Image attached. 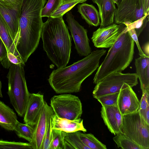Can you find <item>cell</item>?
I'll list each match as a JSON object with an SVG mask.
<instances>
[{"label":"cell","mask_w":149,"mask_h":149,"mask_svg":"<svg viewBox=\"0 0 149 149\" xmlns=\"http://www.w3.org/2000/svg\"><path fill=\"white\" fill-rule=\"evenodd\" d=\"M87 0H76L72 2L61 5L53 13L50 17L55 18L63 17V15L69 11L77 4L84 2Z\"/></svg>","instance_id":"cell-32"},{"label":"cell","mask_w":149,"mask_h":149,"mask_svg":"<svg viewBox=\"0 0 149 149\" xmlns=\"http://www.w3.org/2000/svg\"><path fill=\"white\" fill-rule=\"evenodd\" d=\"M20 6L14 9H9L0 6V13L6 24L15 45L19 30Z\"/></svg>","instance_id":"cell-16"},{"label":"cell","mask_w":149,"mask_h":149,"mask_svg":"<svg viewBox=\"0 0 149 149\" xmlns=\"http://www.w3.org/2000/svg\"><path fill=\"white\" fill-rule=\"evenodd\" d=\"M62 0H49L45 6L42 8V17H50L61 5Z\"/></svg>","instance_id":"cell-31"},{"label":"cell","mask_w":149,"mask_h":149,"mask_svg":"<svg viewBox=\"0 0 149 149\" xmlns=\"http://www.w3.org/2000/svg\"><path fill=\"white\" fill-rule=\"evenodd\" d=\"M50 105L58 117L74 120L81 117L82 104L79 98L70 94L55 95L51 99Z\"/></svg>","instance_id":"cell-8"},{"label":"cell","mask_w":149,"mask_h":149,"mask_svg":"<svg viewBox=\"0 0 149 149\" xmlns=\"http://www.w3.org/2000/svg\"><path fill=\"white\" fill-rule=\"evenodd\" d=\"M117 6L114 17L116 24L126 26L145 16L143 0H122Z\"/></svg>","instance_id":"cell-9"},{"label":"cell","mask_w":149,"mask_h":149,"mask_svg":"<svg viewBox=\"0 0 149 149\" xmlns=\"http://www.w3.org/2000/svg\"><path fill=\"white\" fill-rule=\"evenodd\" d=\"M113 2L117 5L118 4L119 0H112Z\"/></svg>","instance_id":"cell-43"},{"label":"cell","mask_w":149,"mask_h":149,"mask_svg":"<svg viewBox=\"0 0 149 149\" xmlns=\"http://www.w3.org/2000/svg\"><path fill=\"white\" fill-rule=\"evenodd\" d=\"M44 102L42 95L38 93L30 94L24 116L25 123L34 126Z\"/></svg>","instance_id":"cell-15"},{"label":"cell","mask_w":149,"mask_h":149,"mask_svg":"<svg viewBox=\"0 0 149 149\" xmlns=\"http://www.w3.org/2000/svg\"><path fill=\"white\" fill-rule=\"evenodd\" d=\"M1 83L0 80V97H3V96L2 94L1 88Z\"/></svg>","instance_id":"cell-42"},{"label":"cell","mask_w":149,"mask_h":149,"mask_svg":"<svg viewBox=\"0 0 149 149\" xmlns=\"http://www.w3.org/2000/svg\"><path fill=\"white\" fill-rule=\"evenodd\" d=\"M25 64H12L7 76L8 95L11 104L20 117L24 116L30 93L25 77Z\"/></svg>","instance_id":"cell-5"},{"label":"cell","mask_w":149,"mask_h":149,"mask_svg":"<svg viewBox=\"0 0 149 149\" xmlns=\"http://www.w3.org/2000/svg\"><path fill=\"white\" fill-rule=\"evenodd\" d=\"M148 15H145L140 19L130 23L126 26L127 30L128 31L131 29H135L138 37L146 27L148 21Z\"/></svg>","instance_id":"cell-30"},{"label":"cell","mask_w":149,"mask_h":149,"mask_svg":"<svg viewBox=\"0 0 149 149\" xmlns=\"http://www.w3.org/2000/svg\"><path fill=\"white\" fill-rule=\"evenodd\" d=\"M22 0H0V6L9 9H15L20 6Z\"/></svg>","instance_id":"cell-36"},{"label":"cell","mask_w":149,"mask_h":149,"mask_svg":"<svg viewBox=\"0 0 149 149\" xmlns=\"http://www.w3.org/2000/svg\"><path fill=\"white\" fill-rule=\"evenodd\" d=\"M66 16L68 28L71 32L78 54L81 56L88 55L91 52V49L89 45L87 30L74 19L71 12L66 13Z\"/></svg>","instance_id":"cell-10"},{"label":"cell","mask_w":149,"mask_h":149,"mask_svg":"<svg viewBox=\"0 0 149 149\" xmlns=\"http://www.w3.org/2000/svg\"><path fill=\"white\" fill-rule=\"evenodd\" d=\"M139 103L138 111L144 121L149 125V91H143Z\"/></svg>","instance_id":"cell-26"},{"label":"cell","mask_w":149,"mask_h":149,"mask_svg":"<svg viewBox=\"0 0 149 149\" xmlns=\"http://www.w3.org/2000/svg\"><path fill=\"white\" fill-rule=\"evenodd\" d=\"M7 57L10 62L12 64H19L22 63L25 64L22 61L11 52H8Z\"/></svg>","instance_id":"cell-38"},{"label":"cell","mask_w":149,"mask_h":149,"mask_svg":"<svg viewBox=\"0 0 149 149\" xmlns=\"http://www.w3.org/2000/svg\"><path fill=\"white\" fill-rule=\"evenodd\" d=\"M144 53L146 56H149V42H148L146 44L143 46L142 49Z\"/></svg>","instance_id":"cell-40"},{"label":"cell","mask_w":149,"mask_h":149,"mask_svg":"<svg viewBox=\"0 0 149 149\" xmlns=\"http://www.w3.org/2000/svg\"><path fill=\"white\" fill-rule=\"evenodd\" d=\"M53 139L51 149H64L65 137L67 133L63 131L52 129Z\"/></svg>","instance_id":"cell-28"},{"label":"cell","mask_w":149,"mask_h":149,"mask_svg":"<svg viewBox=\"0 0 149 149\" xmlns=\"http://www.w3.org/2000/svg\"><path fill=\"white\" fill-rule=\"evenodd\" d=\"M106 52L104 49L93 51L69 66L53 70L48 79L50 86L57 93L79 92L83 81L98 68Z\"/></svg>","instance_id":"cell-2"},{"label":"cell","mask_w":149,"mask_h":149,"mask_svg":"<svg viewBox=\"0 0 149 149\" xmlns=\"http://www.w3.org/2000/svg\"><path fill=\"white\" fill-rule=\"evenodd\" d=\"M125 26L124 24L113 23L100 27L93 32L91 38L94 46L99 48L110 47L117 41Z\"/></svg>","instance_id":"cell-11"},{"label":"cell","mask_w":149,"mask_h":149,"mask_svg":"<svg viewBox=\"0 0 149 149\" xmlns=\"http://www.w3.org/2000/svg\"><path fill=\"white\" fill-rule=\"evenodd\" d=\"M52 129L60 130L67 133L82 131H87L83 124V120L80 118L74 120L58 117L54 114L51 118Z\"/></svg>","instance_id":"cell-17"},{"label":"cell","mask_w":149,"mask_h":149,"mask_svg":"<svg viewBox=\"0 0 149 149\" xmlns=\"http://www.w3.org/2000/svg\"><path fill=\"white\" fill-rule=\"evenodd\" d=\"M121 0H119V1H118V3L121 1Z\"/></svg>","instance_id":"cell-44"},{"label":"cell","mask_w":149,"mask_h":149,"mask_svg":"<svg viewBox=\"0 0 149 149\" xmlns=\"http://www.w3.org/2000/svg\"><path fill=\"white\" fill-rule=\"evenodd\" d=\"M78 131L83 143L90 149H107L106 146L100 141L91 133L85 134Z\"/></svg>","instance_id":"cell-25"},{"label":"cell","mask_w":149,"mask_h":149,"mask_svg":"<svg viewBox=\"0 0 149 149\" xmlns=\"http://www.w3.org/2000/svg\"><path fill=\"white\" fill-rule=\"evenodd\" d=\"M139 101L132 88L124 84L122 86L118 96L117 106L123 116L138 110Z\"/></svg>","instance_id":"cell-13"},{"label":"cell","mask_w":149,"mask_h":149,"mask_svg":"<svg viewBox=\"0 0 149 149\" xmlns=\"http://www.w3.org/2000/svg\"><path fill=\"white\" fill-rule=\"evenodd\" d=\"M119 92L106 94L99 96L97 99L102 106L117 105V100Z\"/></svg>","instance_id":"cell-33"},{"label":"cell","mask_w":149,"mask_h":149,"mask_svg":"<svg viewBox=\"0 0 149 149\" xmlns=\"http://www.w3.org/2000/svg\"><path fill=\"white\" fill-rule=\"evenodd\" d=\"M41 37L43 50L57 69L66 66L70 59L72 38L63 17H49L43 23Z\"/></svg>","instance_id":"cell-3"},{"label":"cell","mask_w":149,"mask_h":149,"mask_svg":"<svg viewBox=\"0 0 149 149\" xmlns=\"http://www.w3.org/2000/svg\"><path fill=\"white\" fill-rule=\"evenodd\" d=\"M54 114L51 107L45 101L34 125L33 139L31 142L34 149H42L48 120Z\"/></svg>","instance_id":"cell-12"},{"label":"cell","mask_w":149,"mask_h":149,"mask_svg":"<svg viewBox=\"0 0 149 149\" xmlns=\"http://www.w3.org/2000/svg\"><path fill=\"white\" fill-rule=\"evenodd\" d=\"M46 0H22L19 30L15 46L25 63L39 45L43 22L42 11Z\"/></svg>","instance_id":"cell-1"},{"label":"cell","mask_w":149,"mask_h":149,"mask_svg":"<svg viewBox=\"0 0 149 149\" xmlns=\"http://www.w3.org/2000/svg\"><path fill=\"white\" fill-rule=\"evenodd\" d=\"M0 37L6 47L8 52H11L22 61L17 51L6 24L0 13Z\"/></svg>","instance_id":"cell-22"},{"label":"cell","mask_w":149,"mask_h":149,"mask_svg":"<svg viewBox=\"0 0 149 149\" xmlns=\"http://www.w3.org/2000/svg\"><path fill=\"white\" fill-rule=\"evenodd\" d=\"M65 140L71 146L72 149H90L80 139L78 131L67 133L65 137Z\"/></svg>","instance_id":"cell-27"},{"label":"cell","mask_w":149,"mask_h":149,"mask_svg":"<svg viewBox=\"0 0 149 149\" xmlns=\"http://www.w3.org/2000/svg\"><path fill=\"white\" fill-rule=\"evenodd\" d=\"M78 11L89 25L97 26L100 24L99 12L92 4L83 3L78 6Z\"/></svg>","instance_id":"cell-21"},{"label":"cell","mask_w":149,"mask_h":149,"mask_svg":"<svg viewBox=\"0 0 149 149\" xmlns=\"http://www.w3.org/2000/svg\"><path fill=\"white\" fill-rule=\"evenodd\" d=\"M113 140L118 148L123 149H143V147L121 133L115 135Z\"/></svg>","instance_id":"cell-23"},{"label":"cell","mask_w":149,"mask_h":149,"mask_svg":"<svg viewBox=\"0 0 149 149\" xmlns=\"http://www.w3.org/2000/svg\"><path fill=\"white\" fill-rule=\"evenodd\" d=\"M128 31L131 37L136 43L139 51V56H146V55L143 52L139 43L138 37L135 29H131L128 30Z\"/></svg>","instance_id":"cell-37"},{"label":"cell","mask_w":149,"mask_h":149,"mask_svg":"<svg viewBox=\"0 0 149 149\" xmlns=\"http://www.w3.org/2000/svg\"><path fill=\"white\" fill-rule=\"evenodd\" d=\"M51 118L48 121L47 129L42 145V149H51L53 139Z\"/></svg>","instance_id":"cell-34"},{"label":"cell","mask_w":149,"mask_h":149,"mask_svg":"<svg viewBox=\"0 0 149 149\" xmlns=\"http://www.w3.org/2000/svg\"><path fill=\"white\" fill-rule=\"evenodd\" d=\"M14 131L19 138L24 139L29 142H32L34 131V128L33 126L18 122Z\"/></svg>","instance_id":"cell-24"},{"label":"cell","mask_w":149,"mask_h":149,"mask_svg":"<svg viewBox=\"0 0 149 149\" xmlns=\"http://www.w3.org/2000/svg\"><path fill=\"white\" fill-rule=\"evenodd\" d=\"M138 79L136 73L113 72L96 84L93 92V97L96 99L104 95L119 92L124 84L132 88L138 84Z\"/></svg>","instance_id":"cell-7"},{"label":"cell","mask_w":149,"mask_h":149,"mask_svg":"<svg viewBox=\"0 0 149 149\" xmlns=\"http://www.w3.org/2000/svg\"><path fill=\"white\" fill-rule=\"evenodd\" d=\"M75 0H62L61 5L71 2Z\"/></svg>","instance_id":"cell-41"},{"label":"cell","mask_w":149,"mask_h":149,"mask_svg":"<svg viewBox=\"0 0 149 149\" xmlns=\"http://www.w3.org/2000/svg\"><path fill=\"white\" fill-rule=\"evenodd\" d=\"M18 122L13 110L0 101V126L7 130L13 131Z\"/></svg>","instance_id":"cell-20"},{"label":"cell","mask_w":149,"mask_h":149,"mask_svg":"<svg viewBox=\"0 0 149 149\" xmlns=\"http://www.w3.org/2000/svg\"><path fill=\"white\" fill-rule=\"evenodd\" d=\"M135 65L142 91H149V56H140L135 59Z\"/></svg>","instance_id":"cell-19"},{"label":"cell","mask_w":149,"mask_h":149,"mask_svg":"<svg viewBox=\"0 0 149 149\" xmlns=\"http://www.w3.org/2000/svg\"><path fill=\"white\" fill-rule=\"evenodd\" d=\"M101 115L109 131L116 135L121 133L123 115L117 105L102 106Z\"/></svg>","instance_id":"cell-14"},{"label":"cell","mask_w":149,"mask_h":149,"mask_svg":"<svg viewBox=\"0 0 149 149\" xmlns=\"http://www.w3.org/2000/svg\"><path fill=\"white\" fill-rule=\"evenodd\" d=\"M144 6V13L145 15H149V0H143Z\"/></svg>","instance_id":"cell-39"},{"label":"cell","mask_w":149,"mask_h":149,"mask_svg":"<svg viewBox=\"0 0 149 149\" xmlns=\"http://www.w3.org/2000/svg\"><path fill=\"white\" fill-rule=\"evenodd\" d=\"M121 133L143 149L149 148V125L141 117L138 110L123 116Z\"/></svg>","instance_id":"cell-6"},{"label":"cell","mask_w":149,"mask_h":149,"mask_svg":"<svg viewBox=\"0 0 149 149\" xmlns=\"http://www.w3.org/2000/svg\"><path fill=\"white\" fill-rule=\"evenodd\" d=\"M99 8L100 19V27H103L113 23L116 7L112 0H92Z\"/></svg>","instance_id":"cell-18"},{"label":"cell","mask_w":149,"mask_h":149,"mask_svg":"<svg viewBox=\"0 0 149 149\" xmlns=\"http://www.w3.org/2000/svg\"><path fill=\"white\" fill-rule=\"evenodd\" d=\"M7 53L6 47L0 37V61L4 67L9 68L12 63L8 58Z\"/></svg>","instance_id":"cell-35"},{"label":"cell","mask_w":149,"mask_h":149,"mask_svg":"<svg viewBox=\"0 0 149 149\" xmlns=\"http://www.w3.org/2000/svg\"><path fill=\"white\" fill-rule=\"evenodd\" d=\"M0 149H34L31 142L9 141L0 140Z\"/></svg>","instance_id":"cell-29"},{"label":"cell","mask_w":149,"mask_h":149,"mask_svg":"<svg viewBox=\"0 0 149 149\" xmlns=\"http://www.w3.org/2000/svg\"><path fill=\"white\" fill-rule=\"evenodd\" d=\"M134 45V42L125 26L98 68L93 83L96 84L110 74L122 72L128 67L133 58Z\"/></svg>","instance_id":"cell-4"}]
</instances>
